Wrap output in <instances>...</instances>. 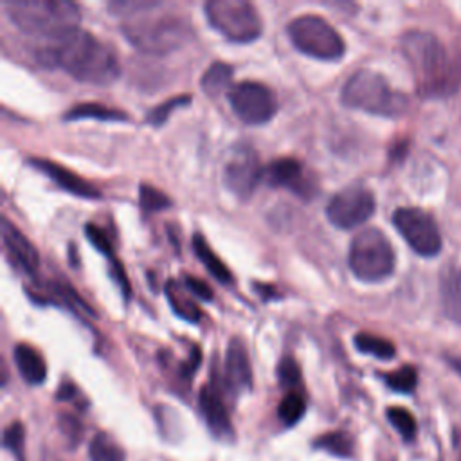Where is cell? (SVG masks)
Here are the masks:
<instances>
[{
  "label": "cell",
  "mask_w": 461,
  "mask_h": 461,
  "mask_svg": "<svg viewBox=\"0 0 461 461\" xmlns=\"http://www.w3.org/2000/svg\"><path fill=\"white\" fill-rule=\"evenodd\" d=\"M160 4L153 0L110 2L108 7L126 20L121 25L124 38L140 52L162 56L169 54L187 43L193 36L189 22L178 14L151 11Z\"/></svg>",
  "instance_id": "6da1fadb"
},
{
  "label": "cell",
  "mask_w": 461,
  "mask_h": 461,
  "mask_svg": "<svg viewBox=\"0 0 461 461\" xmlns=\"http://www.w3.org/2000/svg\"><path fill=\"white\" fill-rule=\"evenodd\" d=\"M38 59L43 65L65 70L81 83L97 86L112 85L121 74L115 52L83 29H76L56 40L54 45L41 49Z\"/></svg>",
  "instance_id": "7a4b0ae2"
},
{
  "label": "cell",
  "mask_w": 461,
  "mask_h": 461,
  "mask_svg": "<svg viewBox=\"0 0 461 461\" xmlns=\"http://www.w3.org/2000/svg\"><path fill=\"white\" fill-rule=\"evenodd\" d=\"M402 52L409 61L418 90L423 95H443L456 88V76L461 72L434 34L409 31L402 38Z\"/></svg>",
  "instance_id": "3957f363"
},
{
  "label": "cell",
  "mask_w": 461,
  "mask_h": 461,
  "mask_svg": "<svg viewBox=\"0 0 461 461\" xmlns=\"http://www.w3.org/2000/svg\"><path fill=\"white\" fill-rule=\"evenodd\" d=\"M4 7L11 23L34 38L59 40L81 22L77 4L68 0H9Z\"/></svg>",
  "instance_id": "277c9868"
},
{
  "label": "cell",
  "mask_w": 461,
  "mask_h": 461,
  "mask_svg": "<svg viewBox=\"0 0 461 461\" xmlns=\"http://www.w3.org/2000/svg\"><path fill=\"white\" fill-rule=\"evenodd\" d=\"M340 99L348 108L384 117H398L409 108V99L373 70L353 72L340 90Z\"/></svg>",
  "instance_id": "5b68a950"
},
{
  "label": "cell",
  "mask_w": 461,
  "mask_h": 461,
  "mask_svg": "<svg viewBox=\"0 0 461 461\" xmlns=\"http://www.w3.org/2000/svg\"><path fill=\"white\" fill-rule=\"evenodd\" d=\"M394 259L391 241L376 227L364 229L351 240L348 265L360 281L376 283L389 277L394 270Z\"/></svg>",
  "instance_id": "8992f818"
},
{
  "label": "cell",
  "mask_w": 461,
  "mask_h": 461,
  "mask_svg": "<svg viewBox=\"0 0 461 461\" xmlns=\"http://www.w3.org/2000/svg\"><path fill=\"white\" fill-rule=\"evenodd\" d=\"M292 45L315 59L337 61L342 58L346 45L337 29L317 14H301L286 25Z\"/></svg>",
  "instance_id": "52a82bcc"
},
{
  "label": "cell",
  "mask_w": 461,
  "mask_h": 461,
  "mask_svg": "<svg viewBox=\"0 0 461 461\" xmlns=\"http://www.w3.org/2000/svg\"><path fill=\"white\" fill-rule=\"evenodd\" d=\"M203 11L211 27L230 41L249 43L261 34V18L250 2L209 0Z\"/></svg>",
  "instance_id": "ba28073f"
},
{
  "label": "cell",
  "mask_w": 461,
  "mask_h": 461,
  "mask_svg": "<svg viewBox=\"0 0 461 461\" xmlns=\"http://www.w3.org/2000/svg\"><path fill=\"white\" fill-rule=\"evenodd\" d=\"M393 225L409 247L425 258L441 250V234L434 218L418 207H400L393 212Z\"/></svg>",
  "instance_id": "9c48e42d"
},
{
  "label": "cell",
  "mask_w": 461,
  "mask_h": 461,
  "mask_svg": "<svg viewBox=\"0 0 461 461\" xmlns=\"http://www.w3.org/2000/svg\"><path fill=\"white\" fill-rule=\"evenodd\" d=\"M229 103L236 117L247 124H265L277 112L276 95L258 81H241L229 90Z\"/></svg>",
  "instance_id": "30bf717a"
},
{
  "label": "cell",
  "mask_w": 461,
  "mask_h": 461,
  "mask_svg": "<svg viewBox=\"0 0 461 461\" xmlns=\"http://www.w3.org/2000/svg\"><path fill=\"white\" fill-rule=\"evenodd\" d=\"M375 196L364 185H348L337 191L328 205L326 216L339 229H355L367 221L375 212Z\"/></svg>",
  "instance_id": "8fae6325"
},
{
  "label": "cell",
  "mask_w": 461,
  "mask_h": 461,
  "mask_svg": "<svg viewBox=\"0 0 461 461\" xmlns=\"http://www.w3.org/2000/svg\"><path fill=\"white\" fill-rule=\"evenodd\" d=\"M263 176L259 155L250 144H236L223 164V184L238 198H249Z\"/></svg>",
  "instance_id": "7c38bea8"
},
{
  "label": "cell",
  "mask_w": 461,
  "mask_h": 461,
  "mask_svg": "<svg viewBox=\"0 0 461 461\" xmlns=\"http://www.w3.org/2000/svg\"><path fill=\"white\" fill-rule=\"evenodd\" d=\"M29 164L32 167H36L38 171H41L45 176H49L58 187H61L63 191H67V193H70L74 196L86 198V200L101 198V191L94 184H90L88 180H85L83 176H79L77 173L67 169L65 166H61L58 162H52L49 158L32 157L29 160Z\"/></svg>",
  "instance_id": "4fadbf2b"
},
{
  "label": "cell",
  "mask_w": 461,
  "mask_h": 461,
  "mask_svg": "<svg viewBox=\"0 0 461 461\" xmlns=\"http://www.w3.org/2000/svg\"><path fill=\"white\" fill-rule=\"evenodd\" d=\"M223 375H225V385L232 393L249 391L252 387V367H250L247 348L240 337H234L229 340Z\"/></svg>",
  "instance_id": "5bb4252c"
},
{
  "label": "cell",
  "mask_w": 461,
  "mask_h": 461,
  "mask_svg": "<svg viewBox=\"0 0 461 461\" xmlns=\"http://www.w3.org/2000/svg\"><path fill=\"white\" fill-rule=\"evenodd\" d=\"M2 241L11 261L27 274H34L40 267V254L25 234L14 227L7 218H2Z\"/></svg>",
  "instance_id": "9a60e30c"
},
{
  "label": "cell",
  "mask_w": 461,
  "mask_h": 461,
  "mask_svg": "<svg viewBox=\"0 0 461 461\" xmlns=\"http://www.w3.org/2000/svg\"><path fill=\"white\" fill-rule=\"evenodd\" d=\"M263 178L268 185L292 189L299 196H306V193L310 189L304 180V175H303V164L290 157H281V158L270 162L263 169Z\"/></svg>",
  "instance_id": "2e32d148"
},
{
  "label": "cell",
  "mask_w": 461,
  "mask_h": 461,
  "mask_svg": "<svg viewBox=\"0 0 461 461\" xmlns=\"http://www.w3.org/2000/svg\"><path fill=\"white\" fill-rule=\"evenodd\" d=\"M200 409L211 432L221 439L232 438V425L220 391L214 385H203L200 391Z\"/></svg>",
  "instance_id": "e0dca14e"
},
{
  "label": "cell",
  "mask_w": 461,
  "mask_h": 461,
  "mask_svg": "<svg viewBox=\"0 0 461 461\" xmlns=\"http://www.w3.org/2000/svg\"><path fill=\"white\" fill-rule=\"evenodd\" d=\"M13 357H14V364H16L22 378L27 384L38 385V384L45 382L47 364L36 348H32L31 344L20 342L14 346Z\"/></svg>",
  "instance_id": "ac0fdd59"
},
{
  "label": "cell",
  "mask_w": 461,
  "mask_h": 461,
  "mask_svg": "<svg viewBox=\"0 0 461 461\" xmlns=\"http://www.w3.org/2000/svg\"><path fill=\"white\" fill-rule=\"evenodd\" d=\"M441 301L445 313L454 322L461 324V268L447 267L441 272Z\"/></svg>",
  "instance_id": "d6986e66"
},
{
  "label": "cell",
  "mask_w": 461,
  "mask_h": 461,
  "mask_svg": "<svg viewBox=\"0 0 461 461\" xmlns=\"http://www.w3.org/2000/svg\"><path fill=\"white\" fill-rule=\"evenodd\" d=\"M193 250H194L196 258L200 259V263L207 268V272L212 277H216V281H220L223 285H230L232 283V272L218 258V254L211 249V245L207 243V240L200 232L193 234Z\"/></svg>",
  "instance_id": "ffe728a7"
},
{
  "label": "cell",
  "mask_w": 461,
  "mask_h": 461,
  "mask_svg": "<svg viewBox=\"0 0 461 461\" xmlns=\"http://www.w3.org/2000/svg\"><path fill=\"white\" fill-rule=\"evenodd\" d=\"M65 121L77 119H97V121H128V115L122 110L110 108L101 103H77L63 115Z\"/></svg>",
  "instance_id": "44dd1931"
},
{
  "label": "cell",
  "mask_w": 461,
  "mask_h": 461,
  "mask_svg": "<svg viewBox=\"0 0 461 461\" xmlns=\"http://www.w3.org/2000/svg\"><path fill=\"white\" fill-rule=\"evenodd\" d=\"M232 67L223 63V61H214L202 76L200 85L202 90L211 95L216 97L220 94H223L225 90H230V81H232Z\"/></svg>",
  "instance_id": "7402d4cb"
},
{
  "label": "cell",
  "mask_w": 461,
  "mask_h": 461,
  "mask_svg": "<svg viewBox=\"0 0 461 461\" xmlns=\"http://www.w3.org/2000/svg\"><path fill=\"white\" fill-rule=\"evenodd\" d=\"M353 342H355L358 351L373 355V357L382 358V360H389L396 353L394 344L391 340H387L384 337H378V335H373V333H367V331L357 333Z\"/></svg>",
  "instance_id": "603a6c76"
},
{
  "label": "cell",
  "mask_w": 461,
  "mask_h": 461,
  "mask_svg": "<svg viewBox=\"0 0 461 461\" xmlns=\"http://www.w3.org/2000/svg\"><path fill=\"white\" fill-rule=\"evenodd\" d=\"M180 290H182V288L178 286L176 281H167V283H166V295H167V301H169L173 312H175L178 317H182V319H187V321H191V322H196V321L200 319L202 312H200V308H198L191 299H187V295H184Z\"/></svg>",
  "instance_id": "cb8c5ba5"
},
{
  "label": "cell",
  "mask_w": 461,
  "mask_h": 461,
  "mask_svg": "<svg viewBox=\"0 0 461 461\" xmlns=\"http://www.w3.org/2000/svg\"><path fill=\"white\" fill-rule=\"evenodd\" d=\"M315 447L321 450H326L333 456H340V457H349L355 450V443L353 438L348 432L337 430V432H328L322 434L315 439Z\"/></svg>",
  "instance_id": "d4e9b609"
},
{
  "label": "cell",
  "mask_w": 461,
  "mask_h": 461,
  "mask_svg": "<svg viewBox=\"0 0 461 461\" xmlns=\"http://www.w3.org/2000/svg\"><path fill=\"white\" fill-rule=\"evenodd\" d=\"M92 461H124V450L108 436L95 434L88 447Z\"/></svg>",
  "instance_id": "484cf974"
},
{
  "label": "cell",
  "mask_w": 461,
  "mask_h": 461,
  "mask_svg": "<svg viewBox=\"0 0 461 461\" xmlns=\"http://www.w3.org/2000/svg\"><path fill=\"white\" fill-rule=\"evenodd\" d=\"M306 403L304 398L297 391H290L277 405V416L285 425L297 423L304 414Z\"/></svg>",
  "instance_id": "4316f807"
},
{
  "label": "cell",
  "mask_w": 461,
  "mask_h": 461,
  "mask_svg": "<svg viewBox=\"0 0 461 461\" xmlns=\"http://www.w3.org/2000/svg\"><path fill=\"white\" fill-rule=\"evenodd\" d=\"M384 380L396 393H412L418 384V373L412 366H402L396 371L385 373Z\"/></svg>",
  "instance_id": "83f0119b"
},
{
  "label": "cell",
  "mask_w": 461,
  "mask_h": 461,
  "mask_svg": "<svg viewBox=\"0 0 461 461\" xmlns=\"http://www.w3.org/2000/svg\"><path fill=\"white\" fill-rule=\"evenodd\" d=\"M387 420L391 421V425L400 432V436L403 439H412L416 436V420L414 416L403 409V407H389L387 409Z\"/></svg>",
  "instance_id": "f1b7e54d"
},
{
  "label": "cell",
  "mask_w": 461,
  "mask_h": 461,
  "mask_svg": "<svg viewBox=\"0 0 461 461\" xmlns=\"http://www.w3.org/2000/svg\"><path fill=\"white\" fill-rule=\"evenodd\" d=\"M139 202H140V207L146 212H155V211H162V209L171 207V200L167 198V194H164L160 189H157L149 184H140Z\"/></svg>",
  "instance_id": "f546056e"
},
{
  "label": "cell",
  "mask_w": 461,
  "mask_h": 461,
  "mask_svg": "<svg viewBox=\"0 0 461 461\" xmlns=\"http://www.w3.org/2000/svg\"><path fill=\"white\" fill-rule=\"evenodd\" d=\"M191 97L189 95H176V97H171L167 101H164L162 104L155 106L153 110H149L148 113V122L153 124V126H160L169 115L173 110H176L178 106H184V104H189Z\"/></svg>",
  "instance_id": "4dcf8cb0"
},
{
  "label": "cell",
  "mask_w": 461,
  "mask_h": 461,
  "mask_svg": "<svg viewBox=\"0 0 461 461\" xmlns=\"http://www.w3.org/2000/svg\"><path fill=\"white\" fill-rule=\"evenodd\" d=\"M277 378H279V384L285 387H294L301 382V369L292 357L281 358L277 366Z\"/></svg>",
  "instance_id": "1f68e13d"
},
{
  "label": "cell",
  "mask_w": 461,
  "mask_h": 461,
  "mask_svg": "<svg viewBox=\"0 0 461 461\" xmlns=\"http://www.w3.org/2000/svg\"><path fill=\"white\" fill-rule=\"evenodd\" d=\"M85 236L88 238V241H90L101 254H104V256H108L110 259H113L112 243H110L106 232H104L101 227H97L95 223H86V225H85Z\"/></svg>",
  "instance_id": "d6a6232c"
},
{
  "label": "cell",
  "mask_w": 461,
  "mask_h": 461,
  "mask_svg": "<svg viewBox=\"0 0 461 461\" xmlns=\"http://www.w3.org/2000/svg\"><path fill=\"white\" fill-rule=\"evenodd\" d=\"M23 425L20 421H13L5 432H4V445L16 456L22 454V447H23Z\"/></svg>",
  "instance_id": "836d02e7"
},
{
  "label": "cell",
  "mask_w": 461,
  "mask_h": 461,
  "mask_svg": "<svg viewBox=\"0 0 461 461\" xmlns=\"http://www.w3.org/2000/svg\"><path fill=\"white\" fill-rule=\"evenodd\" d=\"M182 285H184V288L187 292H191L193 295H196L202 301H212V297H214L211 286L205 281H202V279H198L194 276H189V274L184 276L182 277Z\"/></svg>",
  "instance_id": "e575fe53"
},
{
  "label": "cell",
  "mask_w": 461,
  "mask_h": 461,
  "mask_svg": "<svg viewBox=\"0 0 461 461\" xmlns=\"http://www.w3.org/2000/svg\"><path fill=\"white\" fill-rule=\"evenodd\" d=\"M59 429L63 432V436L68 439V443L72 447H76L81 439V434H83V429H81V423L74 418V416H68V414H61L59 418Z\"/></svg>",
  "instance_id": "d590c367"
},
{
  "label": "cell",
  "mask_w": 461,
  "mask_h": 461,
  "mask_svg": "<svg viewBox=\"0 0 461 461\" xmlns=\"http://www.w3.org/2000/svg\"><path fill=\"white\" fill-rule=\"evenodd\" d=\"M254 286H256V292H258V294H261L265 299L279 297V294H277V292H276V288H272V286H267V285H261V283H259V285L256 283Z\"/></svg>",
  "instance_id": "8d00e7d4"
},
{
  "label": "cell",
  "mask_w": 461,
  "mask_h": 461,
  "mask_svg": "<svg viewBox=\"0 0 461 461\" xmlns=\"http://www.w3.org/2000/svg\"><path fill=\"white\" fill-rule=\"evenodd\" d=\"M448 364L461 375V357H450V358H448Z\"/></svg>",
  "instance_id": "74e56055"
},
{
  "label": "cell",
  "mask_w": 461,
  "mask_h": 461,
  "mask_svg": "<svg viewBox=\"0 0 461 461\" xmlns=\"http://www.w3.org/2000/svg\"><path fill=\"white\" fill-rule=\"evenodd\" d=\"M43 461H61V459H59V457H54V456H45Z\"/></svg>",
  "instance_id": "f35d334b"
}]
</instances>
